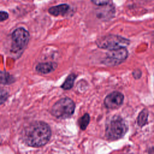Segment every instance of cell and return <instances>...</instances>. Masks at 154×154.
<instances>
[{"mask_svg": "<svg viewBox=\"0 0 154 154\" xmlns=\"http://www.w3.org/2000/svg\"><path fill=\"white\" fill-rule=\"evenodd\" d=\"M51 137L49 126L42 121L34 122L29 125L23 131V139L25 144L33 147L45 145Z\"/></svg>", "mask_w": 154, "mask_h": 154, "instance_id": "6da1fadb", "label": "cell"}, {"mask_svg": "<svg viewBox=\"0 0 154 154\" xmlns=\"http://www.w3.org/2000/svg\"><path fill=\"white\" fill-rule=\"evenodd\" d=\"M128 126L123 119L119 116H114L107 121L105 135L109 140H118L124 136Z\"/></svg>", "mask_w": 154, "mask_h": 154, "instance_id": "7a4b0ae2", "label": "cell"}, {"mask_svg": "<svg viewBox=\"0 0 154 154\" xmlns=\"http://www.w3.org/2000/svg\"><path fill=\"white\" fill-rule=\"evenodd\" d=\"M29 33L23 27L15 29L11 33L10 51L13 54L20 55L29 42Z\"/></svg>", "mask_w": 154, "mask_h": 154, "instance_id": "3957f363", "label": "cell"}, {"mask_svg": "<svg viewBox=\"0 0 154 154\" xmlns=\"http://www.w3.org/2000/svg\"><path fill=\"white\" fill-rule=\"evenodd\" d=\"M96 43L98 48L108 51L126 48L129 44V40L120 35L109 34L98 38Z\"/></svg>", "mask_w": 154, "mask_h": 154, "instance_id": "277c9868", "label": "cell"}, {"mask_svg": "<svg viewBox=\"0 0 154 154\" xmlns=\"http://www.w3.org/2000/svg\"><path fill=\"white\" fill-rule=\"evenodd\" d=\"M75 105L69 97H64L58 100L52 107L51 114L58 119H66L74 112Z\"/></svg>", "mask_w": 154, "mask_h": 154, "instance_id": "5b68a950", "label": "cell"}, {"mask_svg": "<svg viewBox=\"0 0 154 154\" xmlns=\"http://www.w3.org/2000/svg\"><path fill=\"white\" fill-rule=\"evenodd\" d=\"M128 52L126 48L109 51L103 59L106 66H117L123 63L128 57Z\"/></svg>", "mask_w": 154, "mask_h": 154, "instance_id": "8992f818", "label": "cell"}, {"mask_svg": "<svg viewBox=\"0 0 154 154\" xmlns=\"http://www.w3.org/2000/svg\"><path fill=\"white\" fill-rule=\"evenodd\" d=\"M123 99V94L118 91H114L106 96L104 99V104L108 108L116 109L122 105Z\"/></svg>", "mask_w": 154, "mask_h": 154, "instance_id": "52a82bcc", "label": "cell"}, {"mask_svg": "<svg viewBox=\"0 0 154 154\" xmlns=\"http://www.w3.org/2000/svg\"><path fill=\"white\" fill-rule=\"evenodd\" d=\"M115 13V10L114 6L106 4L102 6H100V8L97 9L96 14L97 17L102 20H109L114 16Z\"/></svg>", "mask_w": 154, "mask_h": 154, "instance_id": "ba28073f", "label": "cell"}, {"mask_svg": "<svg viewBox=\"0 0 154 154\" xmlns=\"http://www.w3.org/2000/svg\"><path fill=\"white\" fill-rule=\"evenodd\" d=\"M57 67V64L55 62L49 61L38 63L35 66V70L42 74H47L54 71Z\"/></svg>", "mask_w": 154, "mask_h": 154, "instance_id": "9c48e42d", "label": "cell"}, {"mask_svg": "<svg viewBox=\"0 0 154 154\" xmlns=\"http://www.w3.org/2000/svg\"><path fill=\"white\" fill-rule=\"evenodd\" d=\"M69 10V6L66 4H62L58 5L53 6L48 9V12L54 16H64Z\"/></svg>", "mask_w": 154, "mask_h": 154, "instance_id": "30bf717a", "label": "cell"}, {"mask_svg": "<svg viewBox=\"0 0 154 154\" xmlns=\"http://www.w3.org/2000/svg\"><path fill=\"white\" fill-rule=\"evenodd\" d=\"M15 78L13 76L5 71H0V84L10 85L14 82Z\"/></svg>", "mask_w": 154, "mask_h": 154, "instance_id": "8fae6325", "label": "cell"}, {"mask_svg": "<svg viewBox=\"0 0 154 154\" xmlns=\"http://www.w3.org/2000/svg\"><path fill=\"white\" fill-rule=\"evenodd\" d=\"M76 78V76L75 74H73V73L70 74L66 78V80L63 83V84L61 85V87L63 90H70L73 86L74 82H75V80Z\"/></svg>", "mask_w": 154, "mask_h": 154, "instance_id": "7c38bea8", "label": "cell"}, {"mask_svg": "<svg viewBox=\"0 0 154 154\" xmlns=\"http://www.w3.org/2000/svg\"><path fill=\"white\" fill-rule=\"evenodd\" d=\"M148 116L149 112L147 109H144L141 111L137 118V123L140 126L142 127L146 124L148 119Z\"/></svg>", "mask_w": 154, "mask_h": 154, "instance_id": "4fadbf2b", "label": "cell"}, {"mask_svg": "<svg viewBox=\"0 0 154 154\" xmlns=\"http://www.w3.org/2000/svg\"><path fill=\"white\" fill-rule=\"evenodd\" d=\"M89 122H90V116L87 113L85 114L78 120L79 126L82 130H85L86 129Z\"/></svg>", "mask_w": 154, "mask_h": 154, "instance_id": "5bb4252c", "label": "cell"}, {"mask_svg": "<svg viewBox=\"0 0 154 154\" xmlns=\"http://www.w3.org/2000/svg\"><path fill=\"white\" fill-rule=\"evenodd\" d=\"M8 96V93L6 90L0 89V105L4 103L7 100Z\"/></svg>", "mask_w": 154, "mask_h": 154, "instance_id": "9a60e30c", "label": "cell"}, {"mask_svg": "<svg viewBox=\"0 0 154 154\" xmlns=\"http://www.w3.org/2000/svg\"><path fill=\"white\" fill-rule=\"evenodd\" d=\"M110 0H91L93 4L98 6H102L109 3Z\"/></svg>", "mask_w": 154, "mask_h": 154, "instance_id": "2e32d148", "label": "cell"}, {"mask_svg": "<svg viewBox=\"0 0 154 154\" xmlns=\"http://www.w3.org/2000/svg\"><path fill=\"white\" fill-rule=\"evenodd\" d=\"M9 17L8 13L5 11H0V22H3Z\"/></svg>", "mask_w": 154, "mask_h": 154, "instance_id": "e0dca14e", "label": "cell"}, {"mask_svg": "<svg viewBox=\"0 0 154 154\" xmlns=\"http://www.w3.org/2000/svg\"><path fill=\"white\" fill-rule=\"evenodd\" d=\"M132 75L135 79H138L141 76V72L140 70H135L132 72Z\"/></svg>", "mask_w": 154, "mask_h": 154, "instance_id": "ac0fdd59", "label": "cell"}]
</instances>
